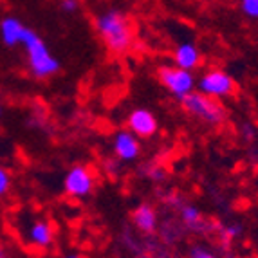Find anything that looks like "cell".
I'll return each instance as SVG.
<instances>
[{"instance_id": "obj_1", "label": "cell", "mask_w": 258, "mask_h": 258, "mask_svg": "<svg viewBox=\"0 0 258 258\" xmlns=\"http://www.w3.org/2000/svg\"><path fill=\"white\" fill-rule=\"evenodd\" d=\"M94 31L112 54H126L136 42V29L130 17L117 8L99 11L94 17Z\"/></svg>"}, {"instance_id": "obj_2", "label": "cell", "mask_w": 258, "mask_h": 258, "mask_svg": "<svg viewBox=\"0 0 258 258\" xmlns=\"http://www.w3.org/2000/svg\"><path fill=\"white\" fill-rule=\"evenodd\" d=\"M20 47L24 49V54H26L27 71L35 80H47L60 73V60L52 54V51L49 49L47 43L43 42L42 36L29 26L22 35Z\"/></svg>"}, {"instance_id": "obj_3", "label": "cell", "mask_w": 258, "mask_h": 258, "mask_svg": "<svg viewBox=\"0 0 258 258\" xmlns=\"http://www.w3.org/2000/svg\"><path fill=\"white\" fill-rule=\"evenodd\" d=\"M179 103L189 117H194V119L201 121L208 126H220L226 121V116H228V112L219 99L204 96L199 91H194L191 94L182 98Z\"/></svg>"}, {"instance_id": "obj_4", "label": "cell", "mask_w": 258, "mask_h": 258, "mask_svg": "<svg viewBox=\"0 0 258 258\" xmlns=\"http://www.w3.org/2000/svg\"><path fill=\"white\" fill-rule=\"evenodd\" d=\"M157 80H159L161 87L168 94L175 98L177 101H181L188 94L197 89V76L191 71H186L177 67L173 63L161 65L157 69Z\"/></svg>"}, {"instance_id": "obj_5", "label": "cell", "mask_w": 258, "mask_h": 258, "mask_svg": "<svg viewBox=\"0 0 258 258\" xmlns=\"http://www.w3.org/2000/svg\"><path fill=\"white\" fill-rule=\"evenodd\" d=\"M195 91L220 101V99L231 98L235 94L237 83H235V78L224 69L211 67V69H206L197 78V89Z\"/></svg>"}, {"instance_id": "obj_6", "label": "cell", "mask_w": 258, "mask_h": 258, "mask_svg": "<svg viewBox=\"0 0 258 258\" xmlns=\"http://www.w3.org/2000/svg\"><path fill=\"white\" fill-rule=\"evenodd\" d=\"M96 188V173L87 164H73L63 177V194L76 201L91 197Z\"/></svg>"}, {"instance_id": "obj_7", "label": "cell", "mask_w": 258, "mask_h": 258, "mask_svg": "<svg viewBox=\"0 0 258 258\" xmlns=\"http://www.w3.org/2000/svg\"><path fill=\"white\" fill-rule=\"evenodd\" d=\"M141 139L138 136H134L128 128L116 130V134L112 136V152L116 155V159L119 163H134L139 159L141 155Z\"/></svg>"}, {"instance_id": "obj_8", "label": "cell", "mask_w": 258, "mask_h": 258, "mask_svg": "<svg viewBox=\"0 0 258 258\" xmlns=\"http://www.w3.org/2000/svg\"><path fill=\"white\" fill-rule=\"evenodd\" d=\"M126 128L139 139H150L159 132V121L154 112L148 108H134L126 116Z\"/></svg>"}, {"instance_id": "obj_9", "label": "cell", "mask_w": 258, "mask_h": 258, "mask_svg": "<svg viewBox=\"0 0 258 258\" xmlns=\"http://www.w3.org/2000/svg\"><path fill=\"white\" fill-rule=\"evenodd\" d=\"M172 60L173 65L181 67L186 71H197L201 65H203V52L197 47V43L191 42V40H182L173 47L172 52Z\"/></svg>"}, {"instance_id": "obj_10", "label": "cell", "mask_w": 258, "mask_h": 258, "mask_svg": "<svg viewBox=\"0 0 258 258\" xmlns=\"http://www.w3.org/2000/svg\"><path fill=\"white\" fill-rule=\"evenodd\" d=\"M54 237H56L54 226L45 219L33 220L26 229V242L29 245H33V247H38V249L51 247L52 242H54Z\"/></svg>"}, {"instance_id": "obj_11", "label": "cell", "mask_w": 258, "mask_h": 258, "mask_svg": "<svg viewBox=\"0 0 258 258\" xmlns=\"http://www.w3.org/2000/svg\"><path fill=\"white\" fill-rule=\"evenodd\" d=\"M132 224L145 235H154L159 229V211L150 203L139 204L132 211Z\"/></svg>"}, {"instance_id": "obj_12", "label": "cell", "mask_w": 258, "mask_h": 258, "mask_svg": "<svg viewBox=\"0 0 258 258\" xmlns=\"http://www.w3.org/2000/svg\"><path fill=\"white\" fill-rule=\"evenodd\" d=\"M177 213H179V220H181L182 228L188 229V231H191V233H206L208 229H210L211 224L204 219L201 208L195 206V204L184 203L181 208H179V210H177Z\"/></svg>"}, {"instance_id": "obj_13", "label": "cell", "mask_w": 258, "mask_h": 258, "mask_svg": "<svg viewBox=\"0 0 258 258\" xmlns=\"http://www.w3.org/2000/svg\"><path fill=\"white\" fill-rule=\"evenodd\" d=\"M26 27L27 26L18 17L6 15V17L0 18V42L9 49L17 47V45H20L22 35H24Z\"/></svg>"}, {"instance_id": "obj_14", "label": "cell", "mask_w": 258, "mask_h": 258, "mask_svg": "<svg viewBox=\"0 0 258 258\" xmlns=\"http://www.w3.org/2000/svg\"><path fill=\"white\" fill-rule=\"evenodd\" d=\"M219 233H220V238H222L224 244H229V242L237 240V238L242 237L244 228H242L238 222H231V224H228V226H222Z\"/></svg>"}, {"instance_id": "obj_15", "label": "cell", "mask_w": 258, "mask_h": 258, "mask_svg": "<svg viewBox=\"0 0 258 258\" xmlns=\"http://www.w3.org/2000/svg\"><path fill=\"white\" fill-rule=\"evenodd\" d=\"M11 189H13V175L6 166H0V199L8 197Z\"/></svg>"}, {"instance_id": "obj_16", "label": "cell", "mask_w": 258, "mask_h": 258, "mask_svg": "<svg viewBox=\"0 0 258 258\" xmlns=\"http://www.w3.org/2000/svg\"><path fill=\"white\" fill-rule=\"evenodd\" d=\"M143 173L154 182H163L166 179V170L163 166H159V164H147V166H143Z\"/></svg>"}, {"instance_id": "obj_17", "label": "cell", "mask_w": 258, "mask_h": 258, "mask_svg": "<svg viewBox=\"0 0 258 258\" xmlns=\"http://www.w3.org/2000/svg\"><path fill=\"white\" fill-rule=\"evenodd\" d=\"M238 6L245 18L258 20V0H238Z\"/></svg>"}, {"instance_id": "obj_18", "label": "cell", "mask_w": 258, "mask_h": 258, "mask_svg": "<svg viewBox=\"0 0 258 258\" xmlns=\"http://www.w3.org/2000/svg\"><path fill=\"white\" fill-rule=\"evenodd\" d=\"M188 256L189 258H219L213 251L208 249L206 245H201V244L191 245L188 251Z\"/></svg>"}, {"instance_id": "obj_19", "label": "cell", "mask_w": 258, "mask_h": 258, "mask_svg": "<svg viewBox=\"0 0 258 258\" xmlns=\"http://www.w3.org/2000/svg\"><path fill=\"white\" fill-rule=\"evenodd\" d=\"M60 11L65 15H74L80 9V0H58Z\"/></svg>"}, {"instance_id": "obj_20", "label": "cell", "mask_w": 258, "mask_h": 258, "mask_svg": "<svg viewBox=\"0 0 258 258\" xmlns=\"http://www.w3.org/2000/svg\"><path fill=\"white\" fill-rule=\"evenodd\" d=\"M61 258H85L83 254H80V253H69V254H65V256H61Z\"/></svg>"}, {"instance_id": "obj_21", "label": "cell", "mask_w": 258, "mask_h": 258, "mask_svg": "<svg viewBox=\"0 0 258 258\" xmlns=\"http://www.w3.org/2000/svg\"><path fill=\"white\" fill-rule=\"evenodd\" d=\"M0 258H9L8 251H6L4 247H2V245H0Z\"/></svg>"}, {"instance_id": "obj_22", "label": "cell", "mask_w": 258, "mask_h": 258, "mask_svg": "<svg viewBox=\"0 0 258 258\" xmlns=\"http://www.w3.org/2000/svg\"><path fill=\"white\" fill-rule=\"evenodd\" d=\"M2 114H4V105H2V99H0V117H2Z\"/></svg>"}]
</instances>
